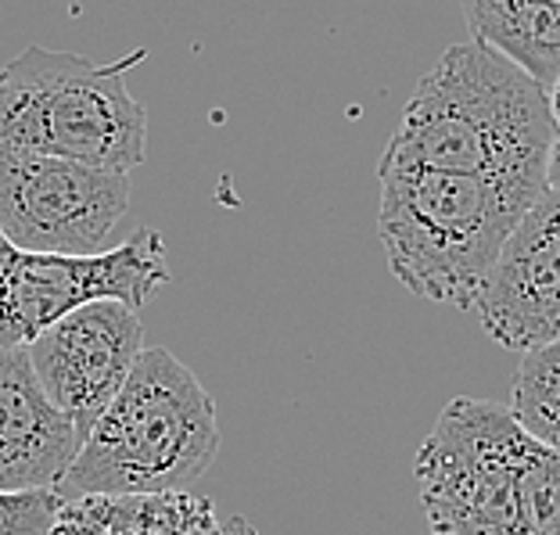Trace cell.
Here are the masks:
<instances>
[{"label": "cell", "instance_id": "obj_2", "mask_svg": "<svg viewBox=\"0 0 560 535\" xmlns=\"http://www.w3.org/2000/svg\"><path fill=\"white\" fill-rule=\"evenodd\" d=\"M413 475L428 535H560V453L506 406L450 399Z\"/></svg>", "mask_w": 560, "mask_h": 535}, {"label": "cell", "instance_id": "obj_1", "mask_svg": "<svg viewBox=\"0 0 560 535\" xmlns=\"http://www.w3.org/2000/svg\"><path fill=\"white\" fill-rule=\"evenodd\" d=\"M553 133L550 91L470 36L417 80L377 165L481 176L542 195Z\"/></svg>", "mask_w": 560, "mask_h": 535}, {"label": "cell", "instance_id": "obj_7", "mask_svg": "<svg viewBox=\"0 0 560 535\" xmlns=\"http://www.w3.org/2000/svg\"><path fill=\"white\" fill-rule=\"evenodd\" d=\"M130 212V173L0 151V234L40 256H97Z\"/></svg>", "mask_w": 560, "mask_h": 535}, {"label": "cell", "instance_id": "obj_9", "mask_svg": "<svg viewBox=\"0 0 560 535\" xmlns=\"http://www.w3.org/2000/svg\"><path fill=\"white\" fill-rule=\"evenodd\" d=\"M475 310L495 346L528 352L560 338V190H542L495 259Z\"/></svg>", "mask_w": 560, "mask_h": 535}, {"label": "cell", "instance_id": "obj_3", "mask_svg": "<svg viewBox=\"0 0 560 535\" xmlns=\"http://www.w3.org/2000/svg\"><path fill=\"white\" fill-rule=\"evenodd\" d=\"M377 237L388 270L417 299L475 310L495 259L539 190L481 176L377 165Z\"/></svg>", "mask_w": 560, "mask_h": 535}, {"label": "cell", "instance_id": "obj_14", "mask_svg": "<svg viewBox=\"0 0 560 535\" xmlns=\"http://www.w3.org/2000/svg\"><path fill=\"white\" fill-rule=\"evenodd\" d=\"M66 500L55 489L4 492L0 489V535H50Z\"/></svg>", "mask_w": 560, "mask_h": 535}, {"label": "cell", "instance_id": "obj_6", "mask_svg": "<svg viewBox=\"0 0 560 535\" xmlns=\"http://www.w3.org/2000/svg\"><path fill=\"white\" fill-rule=\"evenodd\" d=\"M165 241L155 226L137 231L97 256H40L0 234V349L30 346L80 305L116 299L140 310L170 284Z\"/></svg>", "mask_w": 560, "mask_h": 535}, {"label": "cell", "instance_id": "obj_13", "mask_svg": "<svg viewBox=\"0 0 560 535\" xmlns=\"http://www.w3.org/2000/svg\"><path fill=\"white\" fill-rule=\"evenodd\" d=\"M506 410L517 417V424L532 439L560 453V338L521 352Z\"/></svg>", "mask_w": 560, "mask_h": 535}, {"label": "cell", "instance_id": "obj_4", "mask_svg": "<svg viewBox=\"0 0 560 535\" xmlns=\"http://www.w3.org/2000/svg\"><path fill=\"white\" fill-rule=\"evenodd\" d=\"M220 453V417L206 385L170 349H144L130 381L83 439L61 500L187 492Z\"/></svg>", "mask_w": 560, "mask_h": 535}, {"label": "cell", "instance_id": "obj_12", "mask_svg": "<svg viewBox=\"0 0 560 535\" xmlns=\"http://www.w3.org/2000/svg\"><path fill=\"white\" fill-rule=\"evenodd\" d=\"M470 36L495 47L539 86L560 75V0H460Z\"/></svg>", "mask_w": 560, "mask_h": 535}, {"label": "cell", "instance_id": "obj_16", "mask_svg": "<svg viewBox=\"0 0 560 535\" xmlns=\"http://www.w3.org/2000/svg\"><path fill=\"white\" fill-rule=\"evenodd\" d=\"M550 112H553V119L560 126V75H557V83L550 86Z\"/></svg>", "mask_w": 560, "mask_h": 535}, {"label": "cell", "instance_id": "obj_11", "mask_svg": "<svg viewBox=\"0 0 560 535\" xmlns=\"http://www.w3.org/2000/svg\"><path fill=\"white\" fill-rule=\"evenodd\" d=\"M50 535H256V528L245 517H220L201 496L162 492L69 500Z\"/></svg>", "mask_w": 560, "mask_h": 535}, {"label": "cell", "instance_id": "obj_15", "mask_svg": "<svg viewBox=\"0 0 560 535\" xmlns=\"http://www.w3.org/2000/svg\"><path fill=\"white\" fill-rule=\"evenodd\" d=\"M546 190H560V126L546 151Z\"/></svg>", "mask_w": 560, "mask_h": 535}, {"label": "cell", "instance_id": "obj_8", "mask_svg": "<svg viewBox=\"0 0 560 535\" xmlns=\"http://www.w3.org/2000/svg\"><path fill=\"white\" fill-rule=\"evenodd\" d=\"M25 349H30V363L47 399L86 439L97 417L130 381L140 352H144V324L133 305L101 299L80 305Z\"/></svg>", "mask_w": 560, "mask_h": 535}, {"label": "cell", "instance_id": "obj_10", "mask_svg": "<svg viewBox=\"0 0 560 535\" xmlns=\"http://www.w3.org/2000/svg\"><path fill=\"white\" fill-rule=\"evenodd\" d=\"M83 435L47 399L30 363V349H0V489H58Z\"/></svg>", "mask_w": 560, "mask_h": 535}, {"label": "cell", "instance_id": "obj_5", "mask_svg": "<svg viewBox=\"0 0 560 535\" xmlns=\"http://www.w3.org/2000/svg\"><path fill=\"white\" fill-rule=\"evenodd\" d=\"M144 47L97 66L83 55L30 44L0 69V151L50 155L133 173L148 151V112L126 86Z\"/></svg>", "mask_w": 560, "mask_h": 535}]
</instances>
